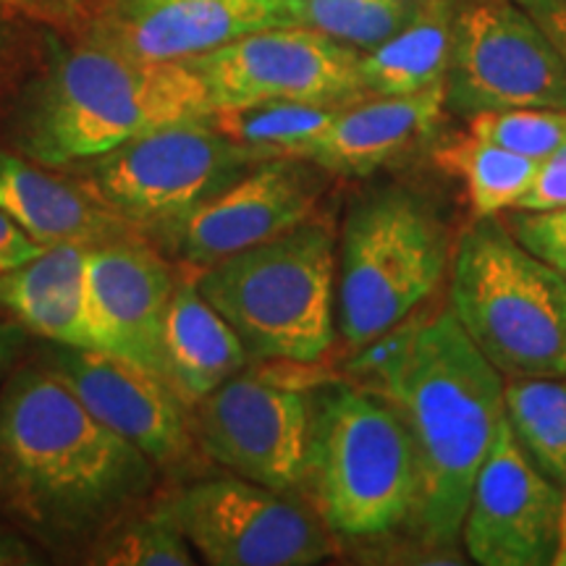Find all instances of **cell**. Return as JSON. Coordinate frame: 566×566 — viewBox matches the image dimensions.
<instances>
[{"instance_id":"obj_1","label":"cell","mask_w":566,"mask_h":566,"mask_svg":"<svg viewBox=\"0 0 566 566\" xmlns=\"http://www.w3.org/2000/svg\"><path fill=\"white\" fill-rule=\"evenodd\" d=\"M349 373L384 396L412 441V535L424 548L457 546L472 485L504 420V375L470 342L449 304L415 313L354 352Z\"/></svg>"},{"instance_id":"obj_2","label":"cell","mask_w":566,"mask_h":566,"mask_svg":"<svg viewBox=\"0 0 566 566\" xmlns=\"http://www.w3.org/2000/svg\"><path fill=\"white\" fill-rule=\"evenodd\" d=\"M153 470L51 367H24L0 394V501L27 525H103L145 499Z\"/></svg>"},{"instance_id":"obj_3","label":"cell","mask_w":566,"mask_h":566,"mask_svg":"<svg viewBox=\"0 0 566 566\" xmlns=\"http://www.w3.org/2000/svg\"><path fill=\"white\" fill-rule=\"evenodd\" d=\"M212 113L208 90L184 61H139L87 42L55 63L19 142L24 158L61 168Z\"/></svg>"},{"instance_id":"obj_4","label":"cell","mask_w":566,"mask_h":566,"mask_svg":"<svg viewBox=\"0 0 566 566\" xmlns=\"http://www.w3.org/2000/svg\"><path fill=\"white\" fill-rule=\"evenodd\" d=\"M302 491L336 537L375 541L409 527L417 501L405 422L363 384L310 386V443Z\"/></svg>"},{"instance_id":"obj_5","label":"cell","mask_w":566,"mask_h":566,"mask_svg":"<svg viewBox=\"0 0 566 566\" xmlns=\"http://www.w3.org/2000/svg\"><path fill=\"white\" fill-rule=\"evenodd\" d=\"M192 271L250 359L315 365L334 346L336 242L328 226L307 221Z\"/></svg>"},{"instance_id":"obj_6","label":"cell","mask_w":566,"mask_h":566,"mask_svg":"<svg viewBox=\"0 0 566 566\" xmlns=\"http://www.w3.org/2000/svg\"><path fill=\"white\" fill-rule=\"evenodd\" d=\"M449 310L504 378L566 375V279L501 218H475L451 250Z\"/></svg>"},{"instance_id":"obj_7","label":"cell","mask_w":566,"mask_h":566,"mask_svg":"<svg viewBox=\"0 0 566 566\" xmlns=\"http://www.w3.org/2000/svg\"><path fill=\"white\" fill-rule=\"evenodd\" d=\"M438 212L405 187L373 189L352 202L336 250V328L352 352L409 321L451 265Z\"/></svg>"},{"instance_id":"obj_8","label":"cell","mask_w":566,"mask_h":566,"mask_svg":"<svg viewBox=\"0 0 566 566\" xmlns=\"http://www.w3.org/2000/svg\"><path fill=\"white\" fill-rule=\"evenodd\" d=\"M258 160L263 155L223 134L210 116L158 126L84 160V181L145 237H166Z\"/></svg>"},{"instance_id":"obj_9","label":"cell","mask_w":566,"mask_h":566,"mask_svg":"<svg viewBox=\"0 0 566 566\" xmlns=\"http://www.w3.org/2000/svg\"><path fill=\"white\" fill-rule=\"evenodd\" d=\"M446 111H566V61L514 0H457Z\"/></svg>"},{"instance_id":"obj_10","label":"cell","mask_w":566,"mask_h":566,"mask_svg":"<svg viewBox=\"0 0 566 566\" xmlns=\"http://www.w3.org/2000/svg\"><path fill=\"white\" fill-rule=\"evenodd\" d=\"M158 512L212 566H313L334 554L313 506L239 475L187 485Z\"/></svg>"},{"instance_id":"obj_11","label":"cell","mask_w":566,"mask_h":566,"mask_svg":"<svg viewBox=\"0 0 566 566\" xmlns=\"http://www.w3.org/2000/svg\"><path fill=\"white\" fill-rule=\"evenodd\" d=\"M200 76L212 108L313 103L344 108L370 97L363 53L307 27H271L184 61Z\"/></svg>"},{"instance_id":"obj_12","label":"cell","mask_w":566,"mask_h":566,"mask_svg":"<svg viewBox=\"0 0 566 566\" xmlns=\"http://www.w3.org/2000/svg\"><path fill=\"white\" fill-rule=\"evenodd\" d=\"M310 386L237 373L189 407L197 449L231 475L302 491L310 443Z\"/></svg>"},{"instance_id":"obj_13","label":"cell","mask_w":566,"mask_h":566,"mask_svg":"<svg viewBox=\"0 0 566 566\" xmlns=\"http://www.w3.org/2000/svg\"><path fill=\"white\" fill-rule=\"evenodd\" d=\"M562 501L564 488L530 462L504 415L472 485L459 541L480 566H548Z\"/></svg>"},{"instance_id":"obj_14","label":"cell","mask_w":566,"mask_h":566,"mask_svg":"<svg viewBox=\"0 0 566 566\" xmlns=\"http://www.w3.org/2000/svg\"><path fill=\"white\" fill-rule=\"evenodd\" d=\"M323 176L331 174L310 160L263 158L163 239L189 268H208L313 221L325 189Z\"/></svg>"},{"instance_id":"obj_15","label":"cell","mask_w":566,"mask_h":566,"mask_svg":"<svg viewBox=\"0 0 566 566\" xmlns=\"http://www.w3.org/2000/svg\"><path fill=\"white\" fill-rule=\"evenodd\" d=\"M51 370L90 412L126 438L155 467H181L197 451L189 407L160 375L101 349L55 344Z\"/></svg>"},{"instance_id":"obj_16","label":"cell","mask_w":566,"mask_h":566,"mask_svg":"<svg viewBox=\"0 0 566 566\" xmlns=\"http://www.w3.org/2000/svg\"><path fill=\"white\" fill-rule=\"evenodd\" d=\"M292 27L286 0H111L87 42L139 61H189L244 38Z\"/></svg>"},{"instance_id":"obj_17","label":"cell","mask_w":566,"mask_h":566,"mask_svg":"<svg viewBox=\"0 0 566 566\" xmlns=\"http://www.w3.org/2000/svg\"><path fill=\"white\" fill-rule=\"evenodd\" d=\"M176 281L179 273L147 237L90 250L87 289L95 349L145 367L168 384L163 323Z\"/></svg>"},{"instance_id":"obj_18","label":"cell","mask_w":566,"mask_h":566,"mask_svg":"<svg viewBox=\"0 0 566 566\" xmlns=\"http://www.w3.org/2000/svg\"><path fill=\"white\" fill-rule=\"evenodd\" d=\"M443 113V84L415 95L363 97L338 108L334 122L292 158L315 163L331 176L365 179L420 150L438 132Z\"/></svg>"},{"instance_id":"obj_19","label":"cell","mask_w":566,"mask_h":566,"mask_svg":"<svg viewBox=\"0 0 566 566\" xmlns=\"http://www.w3.org/2000/svg\"><path fill=\"white\" fill-rule=\"evenodd\" d=\"M0 210L40 247L82 244L95 250L145 237L87 181L6 150H0Z\"/></svg>"},{"instance_id":"obj_20","label":"cell","mask_w":566,"mask_h":566,"mask_svg":"<svg viewBox=\"0 0 566 566\" xmlns=\"http://www.w3.org/2000/svg\"><path fill=\"white\" fill-rule=\"evenodd\" d=\"M87 260L90 250L82 244L45 247L38 258L0 273V310L48 342L95 349Z\"/></svg>"},{"instance_id":"obj_21","label":"cell","mask_w":566,"mask_h":566,"mask_svg":"<svg viewBox=\"0 0 566 566\" xmlns=\"http://www.w3.org/2000/svg\"><path fill=\"white\" fill-rule=\"evenodd\" d=\"M163 359L168 384L187 401V407L197 405L250 363L242 338L200 294L189 265L187 273H179L168 302L163 323Z\"/></svg>"},{"instance_id":"obj_22","label":"cell","mask_w":566,"mask_h":566,"mask_svg":"<svg viewBox=\"0 0 566 566\" xmlns=\"http://www.w3.org/2000/svg\"><path fill=\"white\" fill-rule=\"evenodd\" d=\"M457 0H422L415 17L370 53L363 76L370 95H415L446 82Z\"/></svg>"},{"instance_id":"obj_23","label":"cell","mask_w":566,"mask_h":566,"mask_svg":"<svg viewBox=\"0 0 566 566\" xmlns=\"http://www.w3.org/2000/svg\"><path fill=\"white\" fill-rule=\"evenodd\" d=\"M433 160L443 174L464 184L467 202L475 218H495L514 210L533 184L537 168L535 160L509 153L472 132L436 147Z\"/></svg>"},{"instance_id":"obj_24","label":"cell","mask_w":566,"mask_h":566,"mask_svg":"<svg viewBox=\"0 0 566 566\" xmlns=\"http://www.w3.org/2000/svg\"><path fill=\"white\" fill-rule=\"evenodd\" d=\"M504 415L530 462L566 485V375L504 378Z\"/></svg>"},{"instance_id":"obj_25","label":"cell","mask_w":566,"mask_h":566,"mask_svg":"<svg viewBox=\"0 0 566 566\" xmlns=\"http://www.w3.org/2000/svg\"><path fill=\"white\" fill-rule=\"evenodd\" d=\"M292 27L323 32L344 45L370 53L391 40L422 0H286Z\"/></svg>"},{"instance_id":"obj_26","label":"cell","mask_w":566,"mask_h":566,"mask_svg":"<svg viewBox=\"0 0 566 566\" xmlns=\"http://www.w3.org/2000/svg\"><path fill=\"white\" fill-rule=\"evenodd\" d=\"M338 108L313 103H260L250 108L212 113V124L231 139L258 150L263 158H292L334 122Z\"/></svg>"},{"instance_id":"obj_27","label":"cell","mask_w":566,"mask_h":566,"mask_svg":"<svg viewBox=\"0 0 566 566\" xmlns=\"http://www.w3.org/2000/svg\"><path fill=\"white\" fill-rule=\"evenodd\" d=\"M90 564L108 566H192L195 548L189 546L181 530L163 512H155L145 520L126 522L111 535H105L101 546L92 551Z\"/></svg>"},{"instance_id":"obj_28","label":"cell","mask_w":566,"mask_h":566,"mask_svg":"<svg viewBox=\"0 0 566 566\" xmlns=\"http://www.w3.org/2000/svg\"><path fill=\"white\" fill-rule=\"evenodd\" d=\"M470 132L509 153L541 163L566 142V111L512 108L480 113L470 118Z\"/></svg>"},{"instance_id":"obj_29","label":"cell","mask_w":566,"mask_h":566,"mask_svg":"<svg viewBox=\"0 0 566 566\" xmlns=\"http://www.w3.org/2000/svg\"><path fill=\"white\" fill-rule=\"evenodd\" d=\"M499 218L516 242L566 279V208L506 210Z\"/></svg>"},{"instance_id":"obj_30","label":"cell","mask_w":566,"mask_h":566,"mask_svg":"<svg viewBox=\"0 0 566 566\" xmlns=\"http://www.w3.org/2000/svg\"><path fill=\"white\" fill-rule=\"evenodd\" d=\"M566 208V142L556 153L537 163L533 184L514 210H558Z\"/></svg>"},{"instance_id":"obj_31","label":"cell","mask_w":566,"mask_h":566,"mask_svg":"<svg viewBox=\"0 0 566 566\" xmlns=\"http://www.w3.org/2000/svg\"><path fill=\"white\" fill-rule=\"evenodd\" d=\"M566 61V0H514Z\"/></svg>"},{"instance_id":"obj_32","label":"cell","mask_w":566,"mask_h":566,"mask_svg":"<svg viewBox=\"0 0 566 566\" xmlns=\"http://www.w3.org/2000/svg\"><path fill=\"white\" fill-rule=\"evenodd\" d=\"M45 250L38 242H32L17 223L0 210V273H9L13 268L24 265L27 260L38 258Z\"/></svg>"},{"instance_id":"obj_33","label":"cell","mask_w":566,"mask_h":566,"mask_svg":"<svg viewBox=\"0 0 566 566\" xmlns=\"http://www.w3.org/2000/svg\"><path fill=\"white\" fill-rule=\"evenodd\" d=\"M6 9H13L24 17L51 24H69L84 13L92 0H0Z\"/></svg>"},{"instance_id":"obj_34","label":"cell","mask_w":566,"mask_h":566,"mask_svg":"<svg viewBox=\"0 0 566 566\" xmlns=\"http://www.w3.org/2000/svg\"><path fill=\"white\" fill-rule=\"evenodd\" d=\"M24 342V328L13 323H0V375H3L6 367L11 365L13 354H17L19 344Z\"/></svg>"},{"instance_id":"obj_35","label":"cell","mask_w":566,"mask_h":566,"mask_svg":"<svg viewBox=\"0 0 566 566\" xmlns=\"http://www.w3.org/2000/svg\"><path fill=\"white\" fill-rule=\"evenodd\" d=\"M9 564H34L30 548L21 546L19 541H13L9 535H0V566Z\"/></svg>"},{"instance_id":"obj_36","label":"cell","mask_w":566,"mask_h":566,"mask_svg":"<svg viewBox=\"0 0 566 566\" xmlns=\"http://www.w3.org/2000/svg\"><path fill=\"white\" fill-rule=\"evenodd\" d=\"M554 566H566V485H564V501H562V520H558V546H556Z\"/></svg>"}]
</instances>
